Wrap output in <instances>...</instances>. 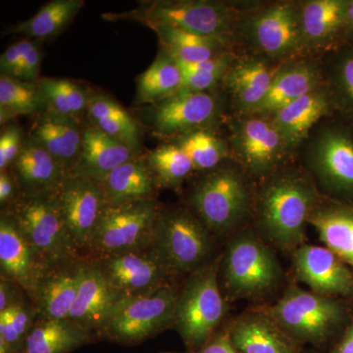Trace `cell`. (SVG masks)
<instances>
[{
	"instance_id": "14",
	"label": "cell",
	"mask_w": 353,
	"mask_h": 353,
	"mask_svg": "<svg viewBox=\"0 0 353 353\" xmlns=\"http://www.w3.org/2000/svg\"><path fill=\"white\" fill-rule=\"evenodd\" d=\"M341 310L333 299L292 285L272 309V319L301 340L320 341L336 326Z\"/></svg>"
},
{
	"instance_id": "6",
	"label": "cell",
	"mask_w": 353,
	"mask_h": 353,
	"mask_svg": "<svg viewBox=\"0 0 353 353\" xmlns=\"http://www.w3.org/2000/svg\"><path fill=\"white\" fill-rule=\"evenodd\" d=\"M44 266L80 259L70 241L57 194L25 196L6 211Z\"/></svg>"
},
{
	"instance_id": "50",
	"label": "cell",
	"mask_w": 353,
	"mask_h": 353,
	"mask_svg": "<svg viewBox=\"0 0 353 353\" xmlns=\"http://www.w3.org/2000/svg\"><path fill=\"white\" fill-rule=\"evenodd\" d=\"M336 353H353V324L341 341Z\"/></svg>"
},
{
	"instance_id": "20",
	"label": "cell",
	"mask_w": 353,
	"mask_h": 353,
	"mask_svg": "<svg viewBox=\"0 0 353 353\" xmlns=\"http://www.w3.org/2000/svg\"><path fill=\"white\" fill-rule=\"evenodd\" d=\"M348 0L299 2L301 32L307 50L333 51L347 46L345 14Z\"/></svg>"
},
{
	"instance_id": "37",
	"label": "cell",
	"mask_w": 353,
	"mask_h": 353,
	"mask_svg": "<svg viewBox=\"0 0 353 353\" xmlns=\"http://www.w3.org/2000/svg\"><path fill=\"white\" fill-rule=\"evenodd\" d=\"M82 0H54L41 7L34 17L18 23L11 28L14 34H24L34 39H48L57 36L77 15Z\"/></svg>"
},
{
	"instance_id": "8",
	"label": "cell",
	"mask_w": 353,
	"mask_h": 353,
	"mask_svg": "<svg viewBox=\"0 0 353 353\" xmlns=\"http://www.w3.org/2000/svg\"><path fill=\"white\" fill-rule=\"evenodd\" d=\"M226 313L217 267L208 264L190 274L179 292L174 327L189 345H204Z\"/></svg>"
},
{
	"instance_id": "33",
	"label": "cell",
	"mask_w": 353,
	"mask_h": 353,
	"mask_svg": "<svg viewBox=\"0 0 353 353\" xmlns=\"http://www.w3.org/2000/svg\"><path fill=\"white\" fill-rule=\"evenodd\" d=\"M87 114L90 125L138 152V124L117 102L105 95H95L90 99Z\"/></svg>"
},
{
	"instance_id": "25",
	"label": "cell",
	"mask_w": 353,
	"mask_h": 353,
	"mask_svg": "<svg viewBox=\"0 0 353 353\" xmlns=\"http://www.w3.org/2000/svg\"><path fill=\"white\" fill-rule=\"evenodd\" d=\"M52 155L69 173L82 153L83 130L77 121L43 111L32 124L31 137Z\"/></svg>"
},
{
	"instance_id": "24",
	"label": "cell",
	"mask_w": 353,
	"mask_h": 353,
	"mask_svg": "<svg viewBox=\"0 0 353 353\" xmlns=\"http://www.w3.org/2000/svg\"><path fill=\"white\" fill-rule=\"evenodd\" d=\"M68 174L48 150L31 138L24 141L13 163L12 175L25 196L57 192Z\"/></svg>"
},
{
	"instance_id": "27",
	"label": "cell",
	"mask_w": 353,
	"mask_h": 353,
	"mask_svg": "<svg viewBox=\"0 0 353 353\" xmlns=\"http://www.w3.org/2000/svg\"><path fill=\"white\" fill-rule=\"evenodd\" d=\"M136 153L90 124L83 130L82 153L73 172L101 183L114 169L134 159Z\"/></svg>"
},
{
	"instance_id": "11",
	"label": "cell",
	"mask_w": 353,
	"mask_h": 353,
	"mask_svg": "<svg viewBox=\"0 0 353 353\" xmlns=\"http://www.w3.org/2000/svg\"><path fill=\"white\" fill-rule=\"evenodd\" d=\"M240 30L264 57L284 60L305 51L297 2H277L259 9L246 16Z\"/></svg>"
},
{
	"instance_id": "22",
	"label": "cell",
	"mask_w": 353,
	"mask_h": 353,
	"mask_svg": "<svg viewBox=\"0 0 353 353\" xmlns=\"http://www.w3.org/2000/svg\"><path fill=\"white\" fill-rule=\"evenodd\" d=\"M31 245L21 234L8 213L0 219V268L1 277L15 283L32 296L44 269Z\"/></svg>"
},
{
	"instance_id": "4",
	"label": "cell",
	"mask_w": 353,
	"mask_h": 353,
	"mask_svg": "<svg viewBox=\"0 0 353 353\" xmlns=\"http://www.w3.org/2000/svg\"><path fill=\"white\" fill-rule=\"evenodd\" d=\"M281 267L270 248L252 230L234 234L221 265V284L230 299L263 294L275 287Z\"/></svg>"
},
{
	"instance_id": "46",
	"label": "cell",
	"mask_w": 353,
	"mask_h": 353,
	"mask_svg": "<svg viewBox=\"0 0 353 353\" xmlns=\"http://www.w3.org/2000/svg\"><path fill=\"white\" fill-rule=\"evenodd\" d=\"M21 290H24L15 283L1 277V281H0V312H3L16 304L24 301L20 294Z\"/></svg>"
},
{
	"instance_id": "5",
	"label": "cell",
	"mask_w": 353,
	"mask_h": 353,
	"mask_svg": "<svg viewBox=\"0 0 353 353\" xmlns=\"http://www.w3.org/2000/svg\"><path fill=\"white\" fill-rule=\"evenodd\" d=\"M178 294L168 283L145 294L123 297L97 334L122 345L152 338L174 326Z\"/></svg>"
},
{
	"instance_id": "26",
	"label": "cell",
	"mask_w": 353,
	"mask_h": 353,
	"mask_svg": "<svg viewBox=\"0 0 353 353\" xmlns=\"http://www.w3.org/2000/svg\"><path fill=\"white\" fill-rule=\"evenodd\" d=\"M319 67L307 61L292 62L280 66L270 90L252 114L271 117L281 108L324 85Z\"/></svg>"
},
{
	"instance_id": "23",
	"label": "cell",
	"mask_w": 353,
	"mask_h": 353,
	"mask_svg": "<svg viewBox=\"0 0 353 353\" xmlns=\"http://www.w3.org/2000/svg\"><path fill=\"white\" fill-rule=\"evenodd\" d=\"M277 71L264 58H234L223 82L239 115L252 114L259 108Z\"/></svg>"
},
{
	"instance_id": "49",
	"label": "cell",
	"mask_w": 353,
	"mask_h": 353,
	"mask_svg": "<svg viewBox=\"0 0 353 353\" xmlns=\"http://www.w3.org/2000/svg\"><path fill=\"white\" fill-rule=\"evenodd\" d=\"M345 37H347V43L353 44V0H348L347 14H345Z\"/></svg>"
},
{
	"instance_id": "28",
	"label": "cell",
	"mask_w": 353,
	"mask_h": 353,
	"mask_svg": "<svg viewBox=\"0 0 353 353\" xmlns=\"http://www.w3.org/2000/svg\"><path fill=\"white\" fill-rule=\"evenodd\" d=\"M99 183L108 205L154 199L157 187L150 165L137 157L114 169Z\"/></svg>"
},
{
	"instance_id": "48",
	"label": "cell",
	"mask_w": 353,
	"mask_h": 353,
	"mask_svg": "<svg viewBox=\"0 0 353 353\" xmlns=\"http://www.w3.org/2000/svg\"><path fill=\"white\" fill-rule=\"evenodd\" d=\"M199 353H241L234 347L231 339L227 334L211 336L203 345Z\"/></svg>"
},
{
	"instance_id": "47",
	"label": "cell",
	"mask_w": 353,
	"mask_h": 353,
	"mask_svg": "<svg viewBox=\"0 0 353 353\" xmlns=\"http://www.w3.org/2000/svg\"><path fill=\"white\" fill-rule=\"evenodd\" d=\"M19 190L17 181L12 174L7 171H2L0 173V203L2 206H10L17 201L22 194H18Z\"/></svg>"
},
{
	"instance_id": "12",
	"label": "cell",
	"mask_w": 353,
	"mask_h": 353,
	"mask_svg": "<svg viewBox=\"0 0 353 353\" xmlns=\"http://www.w3.org/2000/svg\"><path fill=\"white\" fill-rule=\"evenodd\" d=\"M77 256L87 260L106 204L101 183L71 172L55 192Z\"/></svg>"
},
{
	"instance_id": "44",
	"label": "cell",
	"mask_w": 353,
	"mask_h": 353,
	"mask_svg": "<svg viewBox=\"0 0 353 353\" xmlns=\"http://www.w3.org/2000/svg\"><path fill=\"white\" fill-rule=\"evenodd\" d=\"M181 71L183 76L182 90H190V92H206L205 90L216 87V85L225 78V75H220V74L183 69H181Z\"/></svg>"
},
{
	"instance_id": "19",
	"label": "cell",
	"mask_w": 353,
	"mask_h": 353,
	"mask_svg": "<svg viewBox=\"0 0 353 353\" xmlns=\"http://www.w3.org/2000/svg\"><path fill=\"white\" fill-rule=\"evenodd\" d=\"M121 299L94 260H83L70 321L90 331H99Z\"/></svg>"
},
{
	"instance_id": "7",
	"label": "cell",
	"mask_w": 353,
	"mask_h": 353,
	"mask_svg": "<svg viewBox=\"0 0 353 353\" xmlns=\"http://www.w3.org/2000/svg\"><path fill=\"white\" fill-rule=\"evenodd\" d=\"M160 211L155 199L106 205L87 260L103 259L150 248Z\"/></svg>"
},
{
	"instance_id": "36",
	"label": "cell",
	"mask_w": 353,
	"mask_h": 353,
	"mask_svg": "<svg viewBox=\"0 0 353 353\" xmlns=\"http://www.w3.org/2000/svg\"><path fill=\"white\" fill-rule=\"evenodd\" d=\"M183 76L180 67L166 53H162L139 76V101L143 103L160 102L182 90Z\"/></svg>"
},
{
	"instance_id": "43",
	"label": "cell",
	"mask_w": 353,
	"mask_h": 353,
	"mask_svg": "<svg viewBox=\"0 0 353 353\" xmlns=\"http://www.w3.org/2000/svg\"><path fill=\"white\" fill-rule=\"evenodd\" d=\"M41 53L36 43H32L21 60L20 63L11 74L10 78L23 82L34 83L41 70Z\"/></svg>"
},
{
	"instance_id": "18",
	"label": "cell",
	"mask_w": 353,
	"mask_h": 353,
	"mask_svg": "<svg viewBox=\"0 0 353 353\" xmlns=\"http://www.w3.org/2000/svg\"><path fill=\"white\" fill-rule=\"evenodd\" d=\"M292 264L299 280L316 294H347L353 290L352 274L326 246H299L294 252Z\"/></svg>"
},
{
	"instance_id": "38",
	"label": "cell",
	"mask_w": 353,
	"mask_h": 353,
	"mask_svg": "<svg viewBox=\"0 0 353 353\" xmlns=\"http://www.w3.org/2000/svg\"><path fill=\"white\" fill-rule=\"evenodd\" d=\"M46 111L38 85L23 82L10 77H0V122L1 124L18 115Z\"/></svg>"
},
{
	"instance_id": "34",
	"label": "cell",
	"mask_w": 353,
	"mask_h": 353,
	"mask_svg": "<svg viewBox=\"0 0 353 353\" xmlns=\"http://www.w3.org/2000/svg\"><path fill=\"white\" fill-rule=\"evenodd\" d=\"M325 83L333 95L336 112L353 126V44L331 51Z\"/></svg>"
},
{
	"instance_id": "35",
	"label": "cell",
	"mask_w": 353,
	"mask_h": 353,
	"mask_svg": "<svg viewBox=\"0 0 353 353\" xmlns=\"http://www.w3.org/2000/svg\"><path fill=\"white\" fill-rule=\"evenodd\" d=\"M46 111L78 120L79 116L87 112L92 97L87 90L68 79H41L38 83Z\"/></svg>"
},
{
	"instance_id": "3",
	"label": "cell",
	"mask_w": 353,
	"mask_h": 353,
	"mask_svg": "<svg viewBox=\"0 0 353 353\" xmlns=\"http://www.w3.org/2000/svg\"><path fill=\"white\" fill-rule=\"evenodd\" d=\"M190 203L210 233L236 231L252 211V194L245 173L231 165L208 171L192 190Z\"/></svg>"
},
{
	"instance_id": "41",
	"label": "cell",
	"mask_w": 353,
	"mask_h": 353,
	"mask_svg": "<svg viewBox=\"0 0 353 353\" xmlns=\"http://www.w3.org/2000/svg\"><path fill=\"white\" fill-rule=\"evenodd\" d=\"M37 315L36 308L25 301L0 312V340L15 352L24 353L26 338Z\"/></svg>"
},
{
	"instance_id": "17",
	"label": "cell",
	"mask_w": 353,
	"mask_h": 353,
	"mask_svg": "<svg viewBox=\"0 0 353 353\" xmlns=\"http://www.w3.org/2000/svg\"><path fill=\"white\" fill-rule=\"evenodd\" d=\"M83 259L46 267L32 294L39 319L68 320L75 303Z\"/></svg>"
},
{
	"instance_id": "39",
	"label": "cell",
	"mask_w": 353,
	"mask_h": 353,
	"mask_svg": "<svg viewBox=\"0 0 353 353\" xmlns=\"http://www.w3.org/2000/svg\"><path fill=\"white\" fill-rule=\"evenodd\" d=\"M148 165L157 185L175 188L196 170L192 159L179 145H161L148 155Z\"/></svg>"
},
{
	"instance_id": "32",
	"label": "cell",
	"mask_w": 353,
	"mask_h": 353,
	"mask_svg": "<svg viewBox=\"0 0 353 353\" xmlns=\"http://www.w3.org/2000/svg\"><path fill=\"white\" fill-rule=\"evenodd\" d=\"M272 321L255 314L240 318L229 334L234 347L241 353H290L287 341Z\"/></svg>"
},
{
	"instance_id": "13",
	"label": "cell",
	"mask_w": 353,
	"mask_h": 353,
	"mask_svg": "<svg viewBox=\"0 0 353 353\" xmlns=\"http://www.w3.org/2000/svg\"><path fill=\"white\" fill-rule=\"evenodd\" d=\"M232 150L246 170L271 176L290 152L289 145L269 116L246 114L232 123Z\"/></svg>"
},
{
	"instance_id": "15",
	"label": "cell",
	"mask_w": 353,
	"mask_h": 353,
	"mask_svg": "<svg viewBox=\"0 0 353 353\" xmlns=\"http://www.w3.org/2000/svg\"><path fill=\"white\" fill-rule=\"evenodd\" d=\"M122 297L145 294L168 284L169 278L150 248L94 260Z\"/></svg>"
},
{
	"instance_id": "9",
	"label": "cell",
	"mask_w": 353,
	"mask_h": 353,
	"mask_svg": "<svg viewBox=\"0 0 353 353\" xmlns=\"http://www.w3.org/2000/svg\"><path fill=\"white\" fill-rule=\"evenodd\" d=\"M305 161L318 183L336 196L353 199V126L331 121L307 139Z\"/></svg>"
},
{
	"instance_id": "42",
	"label": "cell",
	"mask_w": 353,
	"mask_h": 353,
	"mask_svg": "<svg viewBox=\"0 0 353 353\" xmlns=\"http://www.w3.org/2000/svg\"><path fill=\"white\" fill-rule=\"evenodd\" d=\"M23 145L22 131L18 126L10 125L0 136V170L6 171L19 157Z\"/></svg>"
},
{
	"instance_id": "45",
	"label": "cell",
	"mask_w": 353,
	"mask_h": 353,
	"mask_svg": "<svg viewBox=\"0 0 353 353\" xmlns=\"http://www.w3.org/2000/svg\"><path fill=\"white\" fill-rule=\"evenodd\" d=\"M34 41L30 39H23L12 44L1 54L0 57V71L1 75L10 77L14 70L20 63L26 52L29 50Z\"/></svg>"
},
{
	"instance_id": "31",
	"label": "cell",
	"mask_w": 353,
	"mask_h": 353,
	"mask_svg": "<svg viewBox=\"0 0 353 353\" xmlns=\"http://www.w3.org/2000/svg\"><path fill=\"white\" fill-rule=\"evenodd\" d=\"M92 333L70 320L39 319L26 338L24 353H69L90 343Z\"/></svg>"
},
{
	"instance_id": "2",
	"label": "cell",
	"mask_w": 353,
	"mask_h": 353,
	"mask_svg": "<svg viewBox=\"0 0 353 353\" xmlns=\"http://www.w3.org/2000/svg\"><path fill=\"white\" fill-rule=\"evenodd\" d=\"M148 248L173 277L208 265L213 243L210 231L192 210L176 208L161 209Z\"/></svg>"
},
{
	"instance_id": "40",
	"label": "cell",
	"mask_w": 353,
	"mask_h": 353,
	"mask_svg": "<svg viewBox=\"0 0 353 353\" xmlns=\"http://www.w3.org/2000/svg\"><path fill=\"white\" fill-rule=\"evenodd\" d=\"M178 145L189 155L196 170H213L229 155L226 143L205 130L183 134Z\"/></svg>"
},
{
	"instance_id": "29",
	"label": "cell",
	"mask_w": 353,
	"mask_h": 353,
	"mask_svg": "<svg viewBox=\"0 0 353 353\" xmlns=\"http://www.w3.org/2000/svg\"><path fill=\"white\" fill-rule=\"evenodd\" d=\"M309 224L315 228L325 246L353 268V205L319 202Z\"/></svg>"
},
{
	"instance_id": "1",
	"label": "cell",
	"mask_w": 353,
	"mask_h": 353,
	"mask_svg": "<svg viewBox=\"0 0 353 353\" xmlns=\"http://www.w3.org/2000/svg\"><path fill=\"white\" fill-rule=\"evenodd\" d=\"M310 179L294 170L276 172L257 199V219L264 236L283 250L303 245L309 218L319 204Z\"/></svg>"
},
{
	"instance_id": "21",
	"label": "cell",
	"mask_w": 353,
	"mask_h": 353,
	"mask_svg": "<svg viewBox=\"0 0 353 353\" xmlns=\"http://www.w3.org/2000/svg\"><path fill=\"white\" fill-rule=\"evenodd\" d=\"M336 112L333 95L325 83L271 116L274 125L294 150L310 137L320 120Z\"/></svg>"
},
{
	"instance_id": "10",
	"label": "cell",
	"mask_w": 353,
	"mask_h": 353,
	"mask_svg": "<svg viewBox=\"0 0 353 353\" xmlns=\"http://www.w3.org/2000/svg\"><path fill=\"white\" fill-rule=\"evenodd\" d=\"M123 17L146 26H168L208 38L229 39L236 25L238 11L225 2L154 1Z\"/></svg>"
},
{
	"instance_id": "30",
	"label": "cell",
	"mask_w": 353,
	"mask_h": 353,
	"mask_svg": "<svg viewBox=\"0 0 353 353\" xmlns=\"http://www.w3.org/2000/svg\"><path fill=\"white\" fill-rule=\"evenodd\" d=\"M157 32L163 52L176 62L197 63L226 54L230 39L208 38L168 26L150 25Z\"/></svg>"
},
{
	"instance_id": "16",
	"label": "cell",
	"mask_w": 353,
	"mask_h": 353,
	"mask_svg": "<svg viewBox=\"0 0 353 353\" xmlns=\"http://www.w3.org/2000/svg\"><path fill=\"white\" fill-rule=\"evenodd\" d=\"M219 103L208 92L181 90L164 101L158 102L153 124L159 134L166 136L189 134L203 130L214 121Z\"/></svg>"
}]
</instances>
